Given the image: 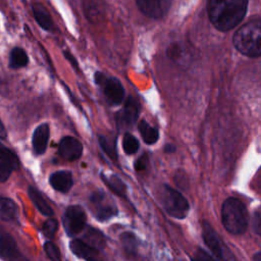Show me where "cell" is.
Masks as SVG:
<instances>
[{"mask_svg":"<svg viewBox=\"0 0 261 261\" xmlns=\"http://www.w3.org/2000/svg\"><path fill=\"white\" fill-rule=\"evenodd\" d=\"M248 0H208V15L219 31H229L241 22L247 10Z\"/></svg>","mask_w":261,"mask_h":261,"instance_id":"1","label":"cell"},{"mask_svg":"<svg viewBox=\"0 0 261 261\" xmlns=\"http://www.w3.org/2000/svg\"><path fill=\"white\" fill-rule=\"evenodd\" d=\"M233 45L244 55L261 56V20H252L241 27L233 36Z\"/></svg>","mask_w":261,"mask_h":261,"instance_id":"2","label":"cell"},{"mask_svg":"<svg viewBox=\"0 0 261 261\" xmlns=\"http://www.w3.org/2000/svg\"><path fill=\"white\" fill-rule=\"evenodd\" d=\"M221 220L227 231L233 234L243 233L248 225V214L244 204L236 198L225 200L221 207Z\"/></svg>","mask_w":261,"mask_h":261,"instance_id":"3","label":"cell"},{"mask_svg":"<svg viewBox=\"0 0 261 261\" xmlns=\"http://www.w3.org/2000/svg\"><path fill=\"white\" fill-rule=\"evenodd\" d=\"M161 202L166 212L175 218H185L189 212L187 199L169 186H163L161 190Z\"/></svg>","mask_w":261,"mask_h":261,"instance_id":"4","label":"cell"},{"mask_svg":"<svg viewBox=\"0 0 261 261\" xmlns=\"http://www.w3.org/2000/svg\"><path fill=\"white\" fill-rule=\"evenodd\" d=\"M90 208L99 221H106L117 215L118 209L111 198L104 192H94L90 197Z\"/></svg>","mask_w":261,"mask_h":261,"instance_id":"5","label":"cell"},{"mask_svg":"<svg viewBox=\"0 0 261 261\" xmlns=\"http://www.w3.org/2000/svg\"><path fill=\"white\" fill-rule=\"evenodd\" d=\"M94 80L95 83L101 87L105 97L111 104L118 105L123 101L125 95L124 89L117 79L107 76L103 72L97 71L94 75Z\"/></svg>","mask_w":261,"mask_h":261,"instance_id":"6","label":"cell"},{"mask_svg":"<svg viewBox=\"0 0 261 261\" xmlns=\"http://www.w3.org/2000/svg\"><path fill=\"white\" fill-rule=\"evenodd\" d=\"M87 215L85 210L79 205L69 206L63 215V227L67 236L73 237L84 230Z\"/></svg>","mask_w":261,"mask_h":261,"instance_id":"7","label":"cell"},{"mask_svg":"<svg viewBox=\"0 0 261 261\" xmlns=\"http://www.w3.org/2000/svg\"><path fill=\"white\" fill-rule=\"evenodd\" d=\"M139 113H140V104L134 97L128 96L122 109L117 112V115H116L117 125L119 127L132 126L137 121L139 117Z\"/></svg>","mask_w":261,"mask_h":261,"instance_id":"8","label":"cell"},{"mask_svg":"<svg viewBox=\"0 0 261 261\" xmlns=\"http://www.w3.org/2000/svg\"><path fill=\"white\" fill-rule=\"evenodd\" d=\"M140 10L152 18L162 17L169 9L172 0H136Z\"/></svg>","mask_w":261,"mask_h":261,"instance_id":"9","label":"cell"},{"mask_svg":"<svg viewBox=\"0 0 261 261\" xmlns=\"http://www.w3.org/2000/svg\"><path fill=\"white\" fill-rule=\"evenodd\" d=\"M58 153L60 157L65 160L74 161L82 156L83 145L77 139L67 136L60 140L58 146Z\"/></svg>","mask_w":261,"mask_h":261,"instance_id":"10","label":"cell"},{"mask_svg":"<svg viewBox=\"0 0 261 261\" xmlns=\"http://www.w3.org/2000/svg\"><path fill=\"white\" fill-rule=\"evenodd\" d=\"M203 239L209 249L212 251V253L219 259H226L225 252H224V246L221 242V240L218 238L217 233L214 231V229L208 224H203Z\"/></svg>","mask_w":261,"mask_h":261,"instance_id":"11","label":"cell"},{"mask_svg":"<svg viewBox=\"0 0 261 261\" xmlns=\"http://www.w3.org/2000/svg\"><path fill=\"white\" fill-rule=\"evenodd\" d=\"M0 257L5 260H15L21 257L14 239L2 230H0Z\"/></svg>","mask_w":261,"mask_h":261,"instance_id":"12","label":"cell"},{"mask_svg":"<svg viewBox=\"0 0 261 261\" xmlns=\"http://www.w3.org/2000/svg\"><path fill=\"white\" fill-rule=\"evenodd\" d=\"M49 136H50V129H49L48 123H42L35 128L32 143H33L34 152L37 155H41L46 151L47 144L49 141Z\"/></svg>","mask_w":261,"mask_h":261,"instance_id":"13","label":"cell"},{"mask_svg":"<svg viewBox=\"0 0 261 261\" xmlns=\"http://www.w3.org/2000/svg\"><path fill=\"white\" fill-rule=\"evenodd\" d=\"M49 184L54 190L61 193H67L73 185L72 174L68 170H58L50 175Z\"/></svg>","mask_w":261,"mask_h":261,"instance_id":"14","label":"cell"},{"mask_svg":"<svg viewBox=\"0 0 261 261\" xmlns=\"http://www.w3.org/2000/svg\"><path fill=\"white\" fill-rule=\"evenodd\" d=\"M71 252L79 258L85 260H94L98 256V250L87 244L85 241L75 239L69 243Z\"/></svg>","mask_w":261,"mask_h":261,"instance_id":"15","label":"cell"},{"mask_svg":"<svg viewBox=\"0 0 261 261\" xmlns=\"http://www.w3.org/2000/svg\"><path fill=\"white\" fill-rule=\"evenodd\" d=\"M28 194L30 196V199L36 206V208L45 216H52L53 215V209L49 206V204L45 201L43 196L39 191H37L33 187H29Z\"/></svg>","mask_w":261,"mask_h":261,"instance_id":"16","label":"cell"},{"mask_svg":"<svg viewBox=\"0 0 261 261\" xmlns=\"http://www.w3.org/2000/svg\"><path fill=\"white\" fill-rule=\"evenodd\" d=\"M18 209L14 201L8 198L0 197V219L12 221L17 217Z\"/></svg>","mask_w":261,"mask_h":261,"instance_id":"17","label":"cell"},{"mask_svg":"<svg viewBox=\"0 0 261 261\" xmlns=\"http://www.w3.org/2000/svg\"><path fill=\"white\" fill-rule=\"evenodd\" d=\"M33 13L35 16L36 21L39 23V25L46 30V31H51L53 29V21L52 18L49 14V12L47 11V9L39 3H36L33 6Z\"/></svg>","mask_w":261,"mask_h":261,"instance_id":"18","label":"cell"},{"mask_svg":"<svg viewBox=\"0 0 261 261\" xmlns=\"http://www.w3.org/2000/svg\"><path fill=\"white\" fill-rule=\"evenodd\" d=\"M83 237H84L83 241H85L87 244H89L90 246H92L97 250H101L105 247V244H106L105 237L101 231L95 228H92V227L87 228Z\"/></svg>","mask_w":261,"mask_h":261,"instance_id":"19","label":"cell"},{"mask_svg":"<svg viewBox=\"0 0 261 261\" xmlns=\"http://www.w3.org/2000/svg\"><path fill=\"white\" fill-rule=\"evenodd\" d=\"M138 128H139V132H140V135H141L143 141L146 144L152 145L158 141V138H159L158 130L155 127L151 126L146 120H141L139 122Z\"/></svg>","mask_w":261,"mask_h":261,"instance_id":"20","label":"cell"},{"mask_svg":"<svg viewBox=\"0 0 261 261\" xmlns=\"http://www.w3.org/2000/svg\"><path fill=\"white\" fill-rule=\"evenodd\" d=\"M104 182L109 187V189L119 197H125L126 195V186L121 180V178L115 174H111L109 176H105L101 174Z\"/></svg>","mask_w":261,"mask_h":261,"instance_id":"21","label":"cell"},{"mask_svg":"<svg viewBox=\"0 0 261 261\" xmlns=\"http://www.w3.org/2000/svg\"><path fill=\"white\" fill-rule=\"evenodd\" d=\"M29 62V57L25 51L19 47H15L11 50L9 55V66L11 68L24 67Z\"/></svg>","mask_w":261,"mask_h":261,"instance_id":"22","label":"cell"},{"mask_svg":"<svg viewBox=\"0 0 261 261\" xmlns=\"http://www.w3.org/2000/svg\"><path fill=\"white\" fill-rule=\"evenodd\" d=\"M120 242L124 251L129 255H135L138 250V241L136 236L130 231H124L120 234Z\"/></svg>","mask_w":261,"mask_h":261,"instance_id":"23","label":"cell"},{"mask_svg":"<svg viewBox=\"0 0 261 261\" xmlns=\"http://www.w3.org/2000/svg\"><path fill=\"white\" fill-rule=\"evenodd\" d=\"M140 147V143L138 141V139L133 136L129 133H125L123 136V140H122V148L123 151L127 154V155H133L135 153H137V151L139 150Z\"/></svg>","mask_w":261,"mask_h":261,"instance_id":"24","label":"cell"},{"mask_svg":"<svg viewBox=\"0 0 261 261\" xmlns=\"http://www.w3.org/2000/svg\"><path fill=\"white\" fill-rule=\"evenodd\" d=\"M98 138H99L98 141H99V144H100V147L102 148V150L107 154V156L110 159L116 161L117 160V152H116L115 143L104 136H99Z\"/></svg>","mask_w":261,"mask_h":261,"instance_id":"25","label":"cell"},{"mask_svg":"<svg viewBox=\"0 0 261 261\" xmlns=\"http://www.w3.org/2000/svg\"><path fill=\"white\" fill-rule=\"evenodd\" d=\"M0 159L10 163L14 167V169H17L19 167V161L17 156L11 150L3 146L1 143H0Z\"/></svg>","mask_w":261,"mask_h":261,"instance_id":"26","label":"cell"},{"mask_svg":"<svg viewBox=\"0 0 261 261\" xmlns=\"http://www.w3.org/2000/svg\"><path fill=\"white\" fill-rule=\"evenodd\" d=\"M57 229H58V222L56 219H52V218L46 220L42 227V231L44 236L48 239H53Z\"/></svg>","mask_w":261,"mask_h":261,"instance_id":"27","label":"cell"},{"mask_svg":"<svg viewBox=\"0 0 261 261\" xmlns=\"http://www.w3.org/2000/svg\"><path fill=\"white\" fill-rule=\"evenodd\" d=\"M44 250H45V253L47 254L48 258H50L51 260H54V261L60 260V251L54 243H52L50 241L46 242L44 244Z\"/></svg>","mask_w":261,"mask_h":261,"instance_id":"28","label":"cell"},{"mask_svg":"<svg viewBox=\"0 0 261 261\" xmlns=\"http://www.w3.org/2000/svg\"><path fill=\"white\" fill-rule=\"evenodd\" d=\"M12 170H15V169L10 163L0 159V181L1 182L6 181L8 179Z\"/></svg>","mask_w":261,"mask_h":261,"instance_id":"29","label":"cell"},{"mask_svg":"<svg viewBox=\"0 0 261 261\" xmlns=\"http://www.w3.org/2000/svg\"><path fill=\"white\" fill-rule=\"evenodd\" d=\"M252 226L254 231L261 237V206L255 211L253 215V221H252Z\"/></svg>","mask_w":261,"mask_h":261,"instance_id":"30","label":"cell"},{"mask_svg":"<svg viewBox=\"0 0 261 261\" xmlns=\"http://www.w3.org/2000/svg\"><path fill=\"white\" fill-rule=\"evenodd\" d=\"M149 160H148V156L146 154L142 155L140 158L137 159V161L135 162V168L137 171H142L145 170L148 166Z\"/></svg>","mask_w":261,"mask_h":261,"instance_id":"31","label":"cell"},{"mask_svg":"<svg viewBox=\"0 0 261 261\" xmlns=\"http://www.w3.org/2000/svg\"><path fill=\"white\" fill-rule=\"evenodd\" d=\"M63 54H64L65 58H66V59L70 62V64L73 66V68L76 69V70H79V63H77V61L75 60V58L72 56V54H71L70 52H67V51H64Z\"/></svg>","mask_w":261,"mask_h":261,"instance_id":"32","label":"cell"},{"mask_svg":"<svg viewBox=\"0 0 261 261\" xmlns=\"http://www.w3.org/2000/svg\"><path fill=\"white\" fill-rule=\"evenodd\" d=\"M4 138H6V130L2 121L0 120V139H4Z\"/></svg>","mask_w":261,"mask_h":261,"instance_id":"33","label":"cell"},{"mask_svg":"<svg viewBox=\"0 0 261 261\" xmlns=\"http://www.w3.org/2000/svg\"><path fill=\"white\" fill-rule=\"evenodd\" d=\"M164 150H165V152H167V153H171V152H173L174 150H175V147L173 146V145H166L165 146V148H164Z\"/></svg>","mask_w":261,"mask_h":261,"instance_id":"34","label":"cell"},{"mask_svg":"<svg viewBox=\"0 0 261 261\" xmlns=\"http://www.w3.org/2000/svg\"><path fill=\"white\" fill-rule=\"evenodd\" d=\"M253 259L254 260H261V253H257L256 255H254Z\"/></svg>","mask_w":261,"mask_h":261,"instance_id":"35","label":"cell"}]
</instances>
